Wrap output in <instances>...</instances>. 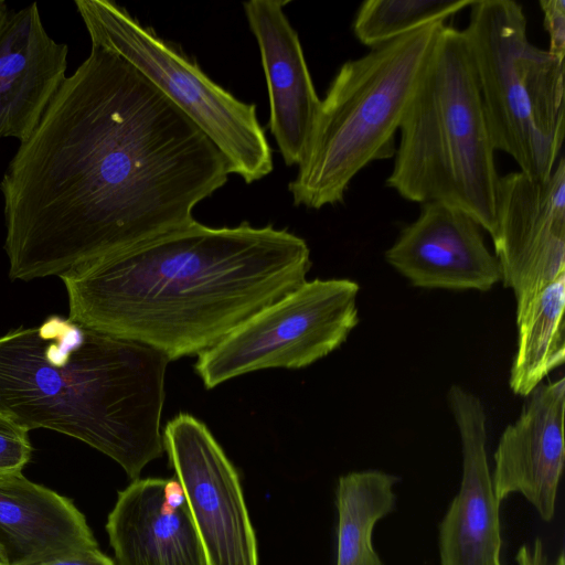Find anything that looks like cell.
I'll list each match as a JSON object with an SVG mask.
<instances>
[{"label":"cell","instance_id":"obj_1","mask_svg":"<svg viewBox=\"0 0 565 565\" xmlns=\"http://www.w3.org/2000/svg\"><path fill=\"white\" fill-rule=\"evenodd\" d=\"M230 174L148 77L92 44L0 182L9 276H61L186 226Z\"/></svg>","mask_w":565,"mask_h":565},{"label":"cell","instance_id":"obj_2","mask_svg":"<svg viewBox=\"0 0 565 565\" xmlns=\"http://www.w3.org/2000/svg\"><path fill=\"white\" fill-rule=\"evenodd\" d=\"M307 242L271 224L196 221L62 274L68 318L162 352L199 355L306 281Z\"/></svg>","mask_w":565,"mask_h":565},{"label":"cell","instance_id":"obj_3","mask_svg":"<svg viewBox=\"0 0 565 565\" xmlns=\"http://www.w3.org/2000/svg\"><path fill=\"white\" fill-rule=\"evenodd\" d=\"M169 362L146 344L51 316L0 335V414L82 440L136 480L164 451Z\"/></svg>","mask_w":565,"mask_h":565},{"label":"cell","instance_id":"obj_4","mask_svg":"<svg viewBox=\"0 0 565 565\" xmlns=\"http://www.w3.org/2000/svg\"><path fill=\"white\" fill-rule=\"evenodd\" d=\"M398 131L386 185L458 207L491 234L500 175L462 30L441 25Z\"/></svg>","mask_w":565,"mask_h":565},{"label":"cell","instance_id":"obj_5","mask_svg":"<svg viewBox=\"0 0 565 565\" xmlns=\"http://www.w3.org/2000/svg\"><path fill=\"white\" fill-rule=\"evenodd\" d=\"M443 24L423 26L340 66L288 185L295 205L319 210L341 203L362 169L394 157L396 132Z\"/></svg>","mask_w":565,"mask_h":565},{"label":"cell","instance_id":"obj_6","mask_svg":"<svg viewBox=\"0 0 565 565\" xmlns=\"http://www.w3.org/2000/svg\"><path fill=\"white\" fill-rule=\"evenodd\" d=\"M462 30L495 150L545 180L565 132L564 61L532 44L520 3L472 0Z\"/></svg>","mask_w":565,"mask_h":565},{"label":"cell","instance_id":"obj_7","mask_svg":"<svg viewBox=\"0 0 565 565\" xmlns=\"http://www.w3.org/2000/svg\"><path fill=\"white\" fill-rule=\"evenodd\" d=\"M90 44L121 56L148 77L218 148L231 173L253 183L274 168L256 105L213 82L179 46L109 0H75Z\"/></svg>","mask_w":565,"mask_h":565},{"label":"cell","instance_id":"obj_8","mask_svg":"<svg viewBox=\"0 0 565 565\" xmlns=\"http://www.w3.org/2000/svg\"><path fill=\"white\" fill-rule=\"evenodd\" d=\"M359 285L306 280L198 355L206 388L257 370L306 367L338 349L359 322Z\"/></svg>","mask_w":565,"mask_h":565},{"label":"cell","instance_id":"obj_9","mask_svg":"<svg viewBox=\"0 0 565 565\" xmlns=\"http://www.w3.org/2000/svg\"><path fill=\"white\" fill-rule=\"evenodd\" d=\"M162 437L207 565H258L238 473L205 424L180 413L166 424Z\"/></svg>","mask_w":565,"mask_h":565},{"label":"cell","instance_id":"obj_10","mask_svg":"<svg viewBox=\"0 0 565 565\" xmlns=\"http://www.w3.org/2000/svg\"><path fill=\"white\" fill-rule=\"evenodd\" d=\"M501 280L521 312L548 284L565 274V160L537 180L521 171L500 175L490 234Z\"/></svg>","mask_w":565,"mask_h":565},{"label":"cell","instance_id":"obj_11","mask_svg":"<svg viewBox=\"0 0 565 565\" xmlns=\"http://www.w3.org/2000/svg\"><path fill=\"white\" fill-rule=\"evenodd\" d=\"M385 258L420 288L488 291L501 280L481 226L441 202L420 204L419 215L401 231Z\"/></svg>","mask_w":565,"mask_h":565},{"label":"cell","instance_id":"obj_12","mask_svg":"<svg viewBox=\"0 0 565 565\" xmlns=\"http://www.w3.org/2000/svg\"><path fill=\"white\" fill-rule=\"evenodd\" d=\"M447 401L460 435L462 478L440 523V565H501L500 502L487 456L486 411L459 385L449 388Z\"/></svg>","mask_w":565,"mask_h":565},{"label":"cell","instance_id":"obj_13","mask_svg":"<svg viewBox=\"0 0 565 565\" xmlns=\"http://www.w3.org/2000/svg\"><path fill=\"white\" fill-rule=\"evenodd\" d=\"M502 433L491 475L497 500L521 493L551 521L565 461V380L540 384Z\"/></svg>","mask_w":565,"mask_h":565},{"label":"cell","instance_id":"obj_14","mask_svg":"<svg viewBox=\"0 0 565 565\" xmlns=\"http://www.w3.org/2000/svg\"><path fill=\"white\" fill-rule=\"evenodd\" d=\"M282 0H250L244 12L260 52L269 98V130L285 164L298 166L320 106L297 31Z\"/></svg>","mask_w":565,"mask_h":565},{"label":"cell","instance_id":"obj_15","mask_svg":"<svg viewBox=\"0 0 565 565\" xmlns=\"http://www.w3.org/2000/svg\"><path fill=\"white\" fill-rule=\"evenodd\" d=\"M106 530L115 565H207L177 479H136L118 493Z\"/></svg>","mask_w":565,"mask_h":565},{"label":"cell","instance_id":"obj_16","mask_svg":"<svg viewBox=\"0 0 565 565\" xmlns=\"http://www.w3.org/2000/svg\"><path fill=\"white\" fill-rule=\"evenodd\" d=\"M67 56L36 2L10 10L0 26V139L32 134L66 78Z\"/></svg>","mask_w":565,"mask_h":565},{"label":"cell","instance_id":"obj_17","mask_svg":"<svg viewBox=\"0 0 565 565\" xmlns=\"http://www.w3.org/2000/svg\"><path fill=\"white\" fill-rule=\"evenodd\" d=\"M84 514L72 500L22 472L0 478V556L28 565L54 555L96 548Z\"/></svg>","mask_w":565,"mask_h":565},{"label":"cell","instance_id":"obj_18","mask_svg":"<svg viewBox=\"0 0 565 565\" xmlns=\"http://www.w3.org/2000/svg\"><path fill=\"white\" fill-rule=\"evenodd\" d=\"M565 274L544 287L516 313L518 347L509 384L529 396L565 359Z\"/></svg>","mask_w":565,"mask_h":565},{"label":"cell","instance_id":"obj_19","mask_svg":"<svg viewBox=\"0 0 565 565\" xmlns=\"http://www.w3.org/2000/svg\"><path fill=\"white\" fill-rule=\"evenodd\" d=\"M397 478L380 470L351 472L337 487V565H383L373 548L374 525L394 508Z\"/></svg>","mask_w":565,"mask_h":565},{"label":"cell","instance_id":"obj_20","mask_svg":"<svg viewBox=\"0 0 565 565\" xmlns=\"http://www.w3.org/2000/svg\"><path fill=\"white\" fill-rule=\"evenodd\" d=\"M472 0H367L353 21L356 39L370 49L445 21L469 8Z\"/></svg>","mask_w":565,"mask_h":565},{"label":"cell","instance_id":"obj_21","mask_svg":"<svg viewBox=\"0 0 565 565\" xmlns=\"http://www.w3.org/2000/svg\"><path fill=\"white\" fill-rule=\"evenodd\" d=\"M31 452L29 430L0 414V478L22 472Z\"/></svg>","mask_w":565,"mask_h":565},{"label":"cell","instance_id":"obj_22","mask_svg":"<svg viewBox=\"0 0 565 565\" xmlns=\"http://www.w3.org/2000/svg\"><path fill=\"white\" fill-rule=\"evenodd\" d=\"M540 7L544 17V26L550 36L548 52L556 58L565 57V1L541 0Z\"/></svg>","mask_w":565,"mask_h":565},{"label":"cell","instance_id":"obj_23","mask_svg":"<svg viewBox=\"0 0 565 565\" xmlns=\"http://www.w3.org/2000/svg\"><path fill=\"white\" fill-rule=\"evenodd\" d=\"M28 565H115L98 547L54 555Z\"/></svg>","mask_w":565,"mask_h":565},{"label":"cell","instance_id":"obj_24","mask_svg":"<svg viewBox=\"0 0 565 565\" xmlns=\"http://www.w3.org/2000/svg\"><path fill=\"white\" fill-rule=\"evenodd\" d=\"M518 565H565L563 553L554 562H548L542 542L537 539L534 544L529 547L523 545L519 548L515 556Z\"/></svg>","mask_w":565,"mask_h":565},{"label":"cell","instance_id":"obj_25","mask_svg":"<svg viewBox=\"0 0 565 565\" xmlns=\"http://www.w3.org/2000/svg\"><path fill=\"white\" fill-rule=\"evenodd\" d=\"M9 12H10V9L7 6V2L0 0V26L4 22V20L8 17Z\"/></svg>","mask_w":565,"mask_h":565},{"label":"cell","instance_id":"obj_26","mask_svg":"<svg viewBox=\"0 0 565 565\" xmlns=\"http://www.w3.org/2000/svg\"><path fill=\"white\" fill-rule=\"evenodd\" d=\"M0 565H4V563H3L2 558H1V556H0Z\"/></svg>","mask_w":565,"mask_h":565}]
</instances>
